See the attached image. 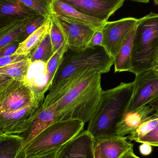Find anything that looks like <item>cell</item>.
Instances as JSON below:
<instances>
[{"instance_id": "obj_1", "label": "cell", "mask_w": 158, "mask_h": 158, "mask_svg": "<svg viewBox=\"0 0 158 158\" xmlns=\"http://www.w3.org/2000/svg\"><path fill=\"white\" fill-rule=\"evenodd\" d=\"M101 73L90 71L50 106L59 120L77 119L89 122L102 91Z\"/></svg>"}, {"instance_id": "obj_2", "label": "cell", "mask_w": 158, "mask_h": 158, "mask_svg": "<svg viewBox=\"0 0 158 158\" xmlns=\"http://www.w3.org/2000/svg\"><path fill=\"white\" fill-rule=\"evenodd\" d=\"M133 86V82H121L112 89L102 90L86 130L94 141L116 135L117 125L125 114L132 95Z\"/></svg>"}, {"instance_id": "obj_3", "label": "cell", "mask_w": 158, "mask_h": 158, "mask_svg": "<svg viewBox=\"0 0 158 158\" xmlns=\"http://www.w3.org/2000/svg\"><path fill=\"white\" fill-rule=\"evenodd\" d=\"M113 64L112 57L102 46L88 47L78 52L68 49L62 56L50 88L77 73L88 71L108 73Z\"/></svg>"}, {"instance_id": "obj_4", "label": "cell", "mask_w": 158, "mask_h": 158, "mask_svg": "<svg viewBox=\"0 0 158 158\" xmlns=\"http://www.w3.org/2000/svg\"><path fill=\"white\" fill-rule=\"evenodd\" d=\"M158 55V14L139 19L131 53L130 72L136 75L153 68Z\"/></svg>"}, {"instance_id": "obj_5", "label": "cell", "mask_w": 158, "mask_h": 158, "mask_svg": "<svg viewBox=\"0 0 158 158\" xmlns=\"http://www.w3.org/2000/svg\"><path fill=\"white\" fill-rule=\"evenodd\" d=\"M84 124L79 120L72 119L54 123L24 148L26 158L60 148L83 131Z\"/></svg>"}, {"instance_id": "obj_6", "label": "cell", "mask_w": 158, "mask_h": 158, "mask_svg": "<svg viewBox=\"0 0 158 158\" xmlns=\"http://www.w3.org/2000/svg\"><path fill=\"white\" fill-rule=\"evenodd\" d=\"M36 101H39L24 81L12 79L0 87V112L19 110Z\"/></svg>"}, {"instance_id": "obj_7", "label": "cell", "mask_w": 158, "mask_h": 158, "mask_svg": "<svg viewBox=\"0 0 158 158\" xmlns=\"http://www.w3.org/2000/svg\"><path fill=\"white\" fill-rule=\"evenodd\" d=\"M133 91L125 113L133 112L158 98V72L154 69L135 75Z\"/></svg>"}, {"instance_id": "obj_8", "label": "cell", "mask_w": 158, "mask_h": 158, "mask_svg": "<svg viewBox=\"0 0 158 158\" xmlns=\"http://www.w3.org/2000/svg\"><path fill=\"white\" fill-rule=\"evenodd\" d=\"M139 19L133 17L106 22L102 27V46L114 59L124 42L138 23Z\"/></svg>"}, {"instance_id": "obj_9", "label": "cell", "mask_w": 158, "mask_h": 158, "mask_svg": "<svg viewBox=\"0 0 158 158\" xmlns=\"http://www.w3.org/2000/svg\"><path fill=\"white\" fill-rule=\"evenodd\" d=\"M44 101H36L16 111L0 112V135H19L27 131L42 108Z\"/></svg>"}, {"instance_id": "obj_10", "label": "cell", "mask_w": 158, "mask_h": 158, "mask_svg": "<svg viewBox=\"0 0 158 158\" xmlns=\"http://www.w3.org/2000/svg\"><path fill=\"white\" fill-rule=\"evenodd\" d=\"M84 15L107 22L123 6L125 0H61Z\"/></svg>"}, {"instance_id": "obj_11", "label": "cell", "mask_w": 158, "mask_h": 158, "mask_svg": "<svg viewBox=\"0 0 158 158\" xmlns=\"http://www.w3.org/2000/svg\"><path fill=\"white\" fill-rule=\"evenodd\" d=\"M54 16L56 18L64 34L68 49L78 52L84 51L88 48L97 29L85 25L68 22Z\"/></svg>"}, {"instance_id": "obj_12", "label": "cell", "mask_w": 158, "mask_h": 158, "mask_svg": "<svg viewBox=\"0 0 158 158\" xmlns=\"http://www.w3.org/2000/svg\"><path fill=\"white\" fill-rule=\"evenodd\" d=\"M94 149V140L85 130L61 147L56 158H95Z\"/></svg>"}, {"instance_id": "obj_13", "label": "cell", "mask_w": 158, "mask_h": 158, "mask_svg": "<svg viewBox=\"0 0 158 158\" xmlns=\"http://www.w3.org/2000/svg\"><path fill=\"white\" fill-rule=\"evenodd\" d=\"M24 81L32 90L36 101L44 99V94L51 87L46 63L40 61L31 62Z\"/></svg>"}, {"instance_id": "obj_14", "label": "cell", "mask_w": 158, "mask_h": 158, "mask_svg": "<svg viewBox=\"0 0 158 158\" xmlns=\"http://www.w3.org/2000/svg\"><path fill=\"white\" fill-rule=\"evenodd\" d=\"M52 14L68 22L85 25L96 29L101 28L105 23L99 19L84 15L61 0H54Z\"/></svg>"}, {"instance_id": "obj_15", "label": "cell", "mask_w": 158, "mask_h": 158, "mask_svg": "<svg viewBox=\"0 0 158 158\" xmlns=\"http://www.w3.org/2000/svg\"><path fill=\"white\" fill-rule=\"evenodd\" d=\"M127 136L114 135L96 140L102 158H119L125 152L133 148V144L127 141Z\"/></svg>"}, {"instance_id": "obj_16", "label": "cell", "mask_w": 158, "mask_h": 158, "mask_svg": "<svg viewBox=\"0 0 158 158\" xmlns=\"http://www.w3.org/2000/svg\"><path fill=\"white\" fill-rule=\"evenodd\" d=\"M58 121L60 120L50 107L45 108L42 107L27 130L19 135L23 139L24 147L44 129Z\"/></svg>"}, {"instance_id": "obj_17", "label": "cell", "mask_w": 158, "mask_h": 158, "mask_svg": "<svg viewBox=\"0 0 158 158\" xmlns=\"http://www.w3.org/2000/svg\"><path fill=\"white\" fill-rule=\"evenodd\" d=\"M156 111L148 105L143 106L133 112L125 113L118 124L116 135L124 136L129 135Z\"/></svg>"}, {"instance_id": "obj_18", "label": "cell", "mask_w": 158, "mask_h": 158, "mask_svg": "<svg viewBox=\"0 0 158 158\" xmlns=\"http://www.w3.org/2000/svg\"><path fill=\"white\" fill-rule=\"evenodd\" d=\"M30 18L12 19L0 27V51L11 44L19 43L20 36Z\"/></svg>"}, {"instance_id": "obj_19", "label": "cell", "mask_w": 158, "mask_h": 158, "mask_svg": "<svg viewBox=\"0 0 158 158\" xmlns=\"http://www.w3.org/2000/svg\"><path fill=\"white\" fill-rule=\"evenodd\" d=\"M40 15L17 0H0V18L25 19Z\"/></svg>"}, {"instance_id": "obj_20", "label": "cell", "mask_w": 158, "mask_h": 158, "mask_svg": "<svg viewBox=\"0 0 158 158\" xmlns=\"http://www.w3.org/2000/svg\"><path fill=\"white\" fill-rule=\"evenodd\" d=\"M26 158L23 139L20 135H0V158Z\"/></svg>"}, {"instance_id": "obj_21", "label": "cell", "mask_w": 158, "mask_h": 158, "mask_svg": "<svg viewBox=\"0 0 158 158\" xmlns=\"http://www.w3.org/2000/svg\"><path fill=\"white\" fill-rule=\"evenodd\" d=\"M137 24L124 42L115 58L113 59L115 73L125 71L130 72L131 70V68L132 50Z\"/></svg>"}, {"instance_id": "obj_22", "label": "cell", "mask_w": 158, "mask_h": 158, "mask_svg": "<svg viewBox=\"0 0 158 158\" xmlns=\"http://www.w3.org/2000/svg\"><path fill=\"white\" fill-rule=\"evenodd\" d=\"M51 25L50 18L45 24L29 36L19 43L17 50L14 54L29 56L42 40L49 32Z\"/></svg>"}, {"instance_id": "obj_23", "label": "cell", "mask_w": 158, "mask_h": 158, "mask_svg": "<svg viewBox=\"0 0 158 158\" xmlns=\"http://www.w3.org/2000/svg\"><path fill=\"white\" fill-rule=\"evenodd\" d=\"M31 62L29 58L0 67V74L15 80L24 81Z\"/></svg>"}, {"instance_id": "obj_24", "label": "cell", "mask_w": 158, "mask_h": 158, "mask_svg": "<svg viewBox=\"0 0 158 158\" xmlns=\"http://www.w3.org/2000/svg\"><path fill=\"white\" fill-rule=\"evenodd\" d=\"M54 54L49 32L31 53L29 58L31 62L40 61L47 63Z\"/></svg>"}, {"instance_id": "obj_25", "label": "cell", "mask_w": 158, "mask_h": 158, "mask_svg": "<svg viewBox=\"0 0 158 158\" xmlns=\"http://www.w3.org/2000/svg\"><path fill=\"white\" fill-rule=\"evenodd\" d=\"M158 125V112H155L127 136L130 141L138 142Z\"/></svg>"}, {"instance_id": "obj_26", "label": "cell", "mask_w": 158, "mask_h": 158, "mask_svg": "<svg viewBox=\"0 0 158 158\" xmlns=\"http://www.w3.org/2000/svg\"><path fill=\"white\" fill-rule=\"evenodd\" d=\"M50 33L53 51L55 54L61 48L68 47L66 40L64 32L56 18L52 15L50 17Z\"/></svg>"}, {"instance_id": "obj_27", "label": "cell", "mask_w": 158, "mask_h": 158, "mask_svg": "<svg viewBox=\"0 0 158 158\" xmlns=\"http://www.w3.org/2000/svg\"><path fill=\"white\" fill-rule=\"evenodd\" d=\"M20 2L47 18L52 16V5L54 0H17Z\"/></svg>"}, {"instance_id": "obj_28", "label": "cell", "mask_w": 158, "mask_h": 158, "mask_svg": "<svg viewBox=\"0 0 158 158\" xmlns=\"http://www.w3.org/2000/svg\"><path fill=\"white\" fill-rule=\"evenodd\" d=\"M50 18L41 15H36L31 17L28 20L24 31L20 36L19 43L22 42L31 34L43 26Z\"/></svg>"}, {"instance_id": "obj_29", "label": "cell", "mask_w": 158, "mask_h": 158, "mask_svg": "<svg viewBox=\"0 0 158 158\" xmlns=\"http://www.w3.org/2000/svg\"><path fill=\"white\" fill-rule=\"evenodd\" d=\"M68 47H64L57 51L50 60L46 63L47 73L49 77L50 85H52V81L55 74L59 66L62 56L65 52L67 51Z\"/></svg>"}, {"instance_id": "obj_30", "label": "cell", "mask_w": 158, "mask_h": 158, "mask_svg": "<svg viewBox=\"0 0 158 158\" xmlns=\"http://www.w3.org/2000/svg\"><path fill=\"white\" fill-rule=\"evenodd\" d=\"M137 143L148 144L151 146L158 147V125L152 131L140 139Z\"/></svg>"}, {"instance_id": "obj_31", "label": "cell", "mask_w": 158, "mask_h": 158, "mask_svg": "<svg viewBox=\"0 0 158 158\" xmlns=\"http://www.w3.org/2000/svg\"><path fill=\"white\" fill-rule=\"evenodd\" d=\"M27 58H29V56L15 54L11 56L0 57V67L5 66L16 62H19Z\"/></svg>"}, {"instance_id": "obj_32", "label": "cell", "mask_w": 158, "mask_h": 158, "mask_svg": "<svg viewBox=\"0 0 158 158\" xmlns=\"http://www.w3.org/2000/svg\"><path fill=\"white\" fill-rule=\"evenodd\" d=\"M102 28L96 30L90 41L88 47H93L97 46H102L103 42Z\"/></svg>"}, {"instance_id": "obj_33", "label": "cell", "mask_w": 158, "mask_h": 158, "mask_svg": "<svg viewBox=\"0 0 158 158\" xmlns=\"http://www.w3.org/2000/svg\"><path fill=\"white\" fill-rule=\"evenodd\" d=\"M19 42H15L7 45L0 51V57L13 55L19 46Z\"/></svg>"}, {"instance_id": "obj_34", "label": "cell", "mask_w": 158, "mask_h": 158, "mask_svg": "<svg viewBox=\"0 0 158 158\" xmlns=\"http://www.w3.org/2000/svg\"><path fill=\"white\" fill-rule=\"evenodd\" d=\"M60 148L50 150L42 154L26 158H56Z\"/></svg>"}, {"instance_id": "obj_35", "label": "cell", "mask_w": 158, "mask_h": 158, "mask_svg": "<svg viewBox=\"0 0 158 158\" xmlns=\"http://www.w3.org/2000/svg\"><path fill=\"white\" fill-rule=\"evenodd\" d=\"M140 146V151L142 155L148 156L151 154L152 151L151 146L147 143H142Z\"/></svg>"}, {"instance_id": "obj_36", "label": "cell", "mask_w": 158, "mask_h": 158, "mask_svg": "<svg viewBox=\"0 0 158 158\" xmlns=\"http://www.w3.org/2000/svg\"><path fill=\"white\" fill-rule=\"evenodd\" d=\"M119 158H141L136 156L134 152L133 148H131L130 150L125 152Z\"/></svg>"}, {"instance_id": "obj_37", "label": "cell", "mask_w": 158, "mask_h": 158, "mask_svg": "<svg viewBox=\"0 0 158 158\" xmlns=\"http://www.w3.org/2000/svg\"><path fill=\"white\" fill-rule=\"evenodd\" d=\"M155 111L158 112V98L148 104Z\"/></svg>"}, {"instance_id": "obj_38", "label": "cell", "mask_w": 158, "mask_h": 158, "mask_svg": "<svg viewBox=\"0 0 158 158\" xmlns=\"http://www.w3.org/2000/svg\"><path fill=\"white\" fill-rule=\"evenodd\" d=\"M95 158H102L99 150V147L97 143L95 141Z\"/></svg>"}, {"instance_id": "obj_39", "label": "cell", "mask_w": 158, "mask_h": 158, "mask_svg": "<svg viewBox=\"0 0 158 158\" xmlns=\"http://www.w3.org/2000/svg\"><path fill=\"white\" fill-rule=\"evenodd\" d=\"M127 1H131L132 2H137L143 3H148L149 2V0H127Z\"/></svg>"}, {"instance_id": "obj_40", "label": "cell", "mask_w": 158, "mask_h": 158, "mask_svg": "<svg viewBox=\"0 0 158 158\" xmlns=\"http://www.w3.org/2000/svg\"><path fill=\"white\" fill-rule=\"evenodd\" d=\"M153 69H154L155 70H156V71H157L158 72V64H157L156 65H155V66L153 68Z\"/></svg>"}, {"instance_id": "obj_41", "label": "cell", "mask_w": 158, "mask_h": 158, "mask_svg": "<svg viewBox=\"0 0 158 158\" xmlns=\"http://www.w3.org/2000/svg\"><path fill=\"white\" fill-rule=\"evenodd\" d=\"M158 64V55L157 56V57L156 59V61H155V64H154V66H153V67H154L155 66V65H156L157 64Z\"/></svg>"}, {"instance_id": "obj_42", "label": "cell", "mask_w": 158, "mask_h": 158, "mask_svg": "<svg viewBox=\"0 0 158 158\" xmlns=\"http://www.w3.org/2000/svg\"><path fill=\"white\" fill-rule=\"evenodd\" d=\"M154 2L156 5L158 6V0H154Z\"/></svg>"}]
</instances>
